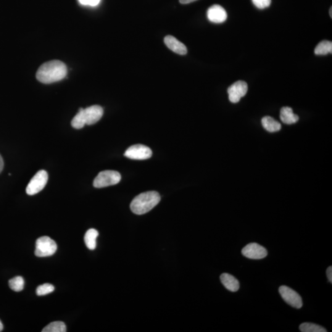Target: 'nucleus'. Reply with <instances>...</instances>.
Returning a JSON list of instances; mask_svg holds the SVG:
<instances>
[{
	"instance_id": "obj_1",
	"label": "nucleus",
	"mask_w": 332,
	"mask_h": 332,
	"mask_svg": "<svg viewBox=\"0 0 332 332\" xmlns=\"http://www.w3.org/2000/svg\"><path fill=\"white\" fill-rule=\"evenodd\" d=\"M67 75V66L64 63L54 60L41 65L37 71L36 77L39 82L51 84L63 80Z\"/></svg>"
},
{
	"instance_id": "obj_2",
	"label": "nucleus",
	"mask_w": 332,
	"mask_h": 332,
	"mask_svg": "<svg viewBox=\"0 0 332 332\" xmlns=\"http://www.w3.org/2000/svg\"><path fill=\"white\" fill-rule=\"evenodd\" d=\"M161 196L157 191L145 192L140 194L131 203L132 212L137 215L149 212L160 202Z\"/></svg>"
},
{
	"instance_id": "obj_3",
	"label": "nucleus",
	"mask_w": 332,
	"mask_h": 332,
	"mask_svg": "<svg viewBox=\"0 0 332 332\" xmlns=\"http://www.w3.org/2000/svg\"><path fill=\"white\" fill-rule=\"evenodd\" d=\"M57 249V244L48 236H42L36 240L35 254L36 257L52 256Z\"/></svg>"
},
{
	"instance_id": "obj_4",
	"label": "nucleus",
	"mask_w": 332,
	"mask_h": 332,
	"mask_svg": "<svg viewBox=\"0 0 332 332\" xmlns=\"http://www.w3.org/2000/svg\"><path fill=\"white\" fill-rule=\"evenodd\" d=\"M121 179V174L117 171L104 170L100 172L94 179L93 185L95 188H105L118 184Z\"/></svg>"
},
{
	"instance_id": "obj_5",
	"label": "nucleus",
	"mask_w": 332,
	"mask_h": 332,
	"mask_svg": "<svg viewBox=\"0 0 332 332\" xmlns=\"http://www.w3.org/2000/svg\"><path fill=\"white\" fill-rule=\"evenodd\" d=\"M48 180V174L46 171L41 170L36 173L31 179L26 188V193L30 196H33L43 190Z\"/></svg>"
},
{
	"instance_id": "obj_6",
	"label": "nucleus",
	"mask_w": 332,
	"mask_h": 332,
	"mask_svg": "<svg viewBox=\"0 0 332 332\" xmlns=\"http://www.w3.org/2000/svg\"><path fill=\"white\" fill-rule=\"evenodd\" d=\"M279 292L283 299L287 304L296 309H300L302 307V297L293 289L286 286H282L279 287Z\"/></svg>"
},
{
	"instance_id": "obj_7",
	"label": "nucleus",
	"mask_w": 332,
	"mask_h": 332,
	"mask_svg": "<svg viewBox=\"0 0 332 332\" xmlns=\"http://www.w3.org/2000/svg\"><path fill=\"white\" fill-rule=\"evenodd\" d=\"M125 156L131 160H145L152 157V151L149 147L144 145H134L126 150Z\"/></svg>"
},
{
	"instance_id": "obj_8",
	"label": "nucleus",
	"mask_w": 332,
	"mask_h": 332,
	"mask_svg": "<svg viewBox=\"0 0 332 332\" xmlns=\"http://www.w3.org/2000/svg\"><path fill=\"white\" fill-rule=\"evenodd\" d=\"M248 91V86L244 81H238L228 89L229 100L232 103L236 104L240 101L242 97L246 96Z\"/></svg>"
},
{
	"instance_id": "obj_9",
	"label": "nucleus",
	"mask_w": 332,
	"mask_h": 332,
	"mask_svg": "<svg viewBox=\"0 0 332 332\" xmlns=\"http://www.w3.org/2000/svg\"><path fill=\"white\" fill-rule=\"evenodd\" d=\"M242 254L244 257L252 260H260L267 256V249L257 243H250L242 250Z\"/></svg>"
},
{
	"instance_id": "obj_10",
	"label": "nucleus",
	"mask_w": 332,
	"mask_h": 332,
	"mask_svg": "<svg viewBox=\"0 0 332 332\" xmlns=\"http://www.w3.org/2000/svg\"><path fill=\"white\" fill-rule=\"evenodd\" d=\"M86 125H94L101 119L104 115V110L99 105H92L82 111Z\"/></svg>"
},
{
	"instance_id": "obj_11",
	"label": "nucleus",
	"mask_w": 332,
	"mask_h": 332,
	"mask_svg": "<svg viewBox=\"0 0 332 332\" xmlns=\"http://www.w3.org/2000/svg\"><path fill=\"white\" fill-rule=\"evenodd\" d=\"M207 15L208 19L210 22L215 23H220L225 22L227 19V13L225 9L220 5L215 4L210 6L207 10Z\"/></svg>"
},
{
	"instance_id": "obj_12",
	"label": "nucleus",
	"mask_w": 332,
	"mask_h": 332,
	"mask_svg": "<svg viewBox=\"0 0 332 332\" xmlns=\"http://www.w3.org/2000/svg\"><path fill=\"white\" fill-rule=\"evenodd\" d=\"M165 43L171 51L174 52L176 54L180 55L187 54V48L185 45L178 41L174 36L170 35L166 36Z\"/></svg>"
},
{
	"instance_id": "obj_13",
	"label": "nucleus",
	"mask_w": 332,
	"mask_h": 332,
	"mask_svg": "<svg viewBox=\"0 0 332 332\" xmlns=\"http://www.w3.org/2000/svg\"><path fill=\"white\" fill-rule=\"evenodd\" d=\"M220 280L226 289L231 292H237L239 289V281L233 276L228 273H223L220 276Z\"/></svg>"
},
{
	"instance_id": "obj_14",
	"label": "nucleus",
	"mask_w": 332,
	"mask_h": 332,
	"mask_svg": "<svg viewBox=\"0 0 332 332\" xmlns=\"http://www.w3.org/2000/svg\"><path fill=\"white\" fill-rule=\"evenodd\" d=\"M280 118L282 121L286 125H292L299 120V116L294 113L292 108L284 107L282 108L280 112Z\"/></svg>"
},
{
	"instance_id": "obj_15",
	"label": "nucleus",
	"mask_w": 332,
	"mask_h": 332,
	"mask_svg": "<svg viewBox=\"0 0 332 332\" xmlns=\"http://www.w3.org/2000/svg\"><path fill=\"white\" fill-rule=\"evenodd\" d=\"M99 236V232L95 229H89L84 236V242L89 250H93L96 248V239Z\"/></svg>"
},
{
	"instance_id": "obj_16",
	"label": "nucleus",
	"mask_w": 332,
	"mask_h": 332,
	"mask_svg": "<svg viewBox=\"0 0 332 332\" xmlns=\"http://www.w3.org/2000/svg\"><path fill=\"white\" fill-rule=\"evenodd\" d=\"M262 124L263 128L270 133H275L281 129V124L271 117H263Z\"/></svg>"
},
{
	"instance_id": "obj_17",
	"label": "nucleus",
	"mask_w": 332,
	"mask_h": 332,
	"mask_svg": "<svg viewBox=\"0 0 332 332\" xmlns=\"http://www.w3.org/2000/svg\"><path fill=\"white\" fill-rule=\"evenodd\" d=\"M332 43L331 41L324 40L320 42L316 47L315 53L316 55H327L332 54Z\"/></svg>"
},
{
	"instance_id": "obj_18",
	"label": "nucleus",
	"mask_w": 332,
	"mask_h": 332,
	"mask_svg": "<svg viewBox=\"0 0 332 332\" xmlns=\"http://www.w3.org/2000/svg\"><path fill=\"white\" fill-rule=\"evenodd\" d=\"M43 332H65L67 328L64 323L61 321H55L48 324L42 331Z\"/></svg>"
},
{
	"instance_id": "obj_19",
	"label": "nucleus",
	"mask_w": 332,
	"mask_h": 332,
	"mask_svg": "<svg viewBox=\"0 0 332 332\" xmlns=\"http://www.w3.org/2000/svg\"><path fill=\"white\" fill-rule=\"evenodd\" d=\"M300 331L302 332H326V329L323 327L317 324L305 323H303L299 327Z\"/></svg>"
},
{
	"instance_id": "obj_20",
	"label": "nucleus",
	"mask_w": 332,
	"mask_h": 332,
	"mask_svg": "<svg viewBox=\"0 0 332 332\" xmlns=\"http://www.w3.org/2000/svg\"><path fill=\"white\" fill-rule=\"evenodd\" d=\"M24 280L22 277L16 276L15 278L10 279L9 281V286L10 289L15 292L22 291L24 287Z\"/></svg>"
},
{
	"instance_id": "obj_21",
	"label": "nucleus",
	"mask_w": 332,
	"mask_h": 332,
	"mask_svg": "<svg viewBox=\"0 0 332 332\" xmlns=\"http://www.w3.org/2000/svg\"><path fill=\"white\" fill-rule=\"evenodd\" d=\"M83 110L82 108L79 110L78 113L73 118L72 123H71L72 127L75 129H80L84 128V126L86 125L85 120H84L82 112Z\"/></svg>"
},
{
	"instance_id": "obj_22",
	"label": "nucleus",
	"mask_w": 332,
	"mask_h": 332,
	"mask_svg": "<svg viewBox=\"0 0 332 332\" xmlns=\"http://www.w3.org/2000/svg\"><path fill=\"white\" fill-rule=\"evenodd\" d=\"M54 291V287L50 284H44L43 285H40L37 287L36 294L38 296H43L49 294L53 292Z\"/></svg>"
},
{
	"instance_id": "obj_23",
	"label": "nucleus",
	"mask_w": 332,
	"mask_h": 332,
	"mask_svg": "<svg viewBox=\"0 0 332 332\" xmlns=\"http://www.w3.org/2000/svg\"><path fill=\"white\" fill-rule=\"evenodd\" d=\"M253 3L258 9H263L270 6L271 0H252Z\"/></svg>"
},
{
	"instance_id": "obj_24",
	"label": "nucleus",
	"mask_w": 332,
	"mask_h": 332,
	"mask_svg": "<svg viewBox=\"0 0 332 332\" xmlns=\"http://www.w3.org/2000/svg\"><path fill=\"white\" fill-rule=\"evenodd\" d=\"M81 4L83 5H89V6H97L101 1V0H79Z\"/></svg>"
},
{
	"instance_id": "obj_25",
	"label": "nucleus",
	"mask_w": 332,
	"mask_h": 332,
	"mask_svg": "<svg viewBox=\"0 0 332 332\" xmlns=\"http://www.w3.org/2000/svg\"><path fill=\"white\" fill-rule=\"evenodd\" d=\"M327 276H328V278L329 279V282H330L331 283H332V267H329L327 270Z\"/></svg>"
},
{
	"instance_id": "obj_26",
	"label": "nucleus",
	"mask_w": 332,
	"mask_h": 332,
	"mask_svg": "<svg viewBox=\"0 0 332 332\" xmlns=\"http://www.w3.org/2000/svg\"><path fill=\"white\" fill-rule=\"evenodd\" d=\"M179 1H180V3L185 4L191 3V2L197 1V0H179Z\"/></svg>"
},
{
	"instance_id": "obj_27",
	"label": "nucleus",
	"mask_w": 332,
	"mask_h": 332,
	"mask_svg": "<svg viewBox=\"0 0 332 332\" xmlns=\"http://www.w3.org/2000/svg\"><path fill=\"white\" fill-rule=\"evenodd\" d=\"M3 167H4L3 160H2L1 155H0V173L2 172V169H3Z\"/></svg>"
},
{
	"instance_id": "obj_28",
	"label": "nucleus",
	"mask_w": 332,
	"mask_h": 332,
	"mask_svg": "<svg viewBox=\"0 0 332 332\" xmlns=\"http://www.w3.org/2000/svg\"><path fill=\"white\" fill-rule=\"evenodd\" d=\"M2 329H3V325H2L1 321H0V332H1L2 331Z\"/></svg>"
},
{
	"instance_id": "obj_29",
	"label": "nucleus",
	"mask_w": 332,
	"mask_h": 332,
	"mask_svg": "<svg viewBox=\"0 0 332 332\" xmlns=\"http://www.w3.org/2000/svg\"><path fill=\"white\" fill-rule=\"evenodd\" d=\"M332 7H331V9H330V15H331V17H332Z\"/></svg>"
}]
</instances>
